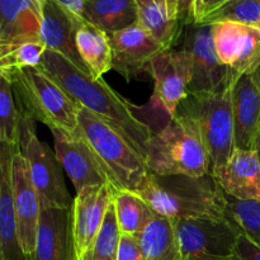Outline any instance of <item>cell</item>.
I'll return each instance as SVG.
<instances>
[{"instance_id": "cell-25", "label": "cell", "mask_w": 260, "mask_h": 260, "mask_svg": "<svg viewBox=\"0 0 260 260\" xmlns=\"http://www.w3.org/2000/svg\"><path fill=\"white\" fill-rule=\"evenodd\" d=\"M137 238L145 260H183L173 218L156 215Z\"/></svg>"}, {"instance_id": "cell-14", "label": "cell", "mask_w": 260, "mask_h": 260, "mask_svg": "<svg viewBox=\"0 0 260 260\" xmlns=\"http://www.w3.org/2000/svg\"><path fill=\"white\" fill-rule=\"evenodd\" d=\"M113 201L111 185L88 187L76 193L73 211V233L76 260H84L90 251Z\"/></svg>"}, {"instance_id": "cell-30", "label": "cell", "mask_w": 260, "mask_h": 260, "mask_svg": "<svg viewBox=\"0 0 260 260\" xmlns=\"http://www.w3.org/2000/svg\"><path fill=\"white\" fill-rule=\"evenodd\" d=\"M121 240V230L118 228L113 201L109 206L103 226L84 260H117Z\"/></svg>"}, {"instance_id": "cell-26", "label": "cell", "mask_w": 260, "mask_h": 260, "mask_svg": "<svg viewBox=\"0 0 260 260\" xmlns=\"http://www.w3.org/2000/svg\"><path fill=\"white\" fill-rule=\"evenodd\" d=\"M113 205L121 234L139 236L157 213L131 190L113 192Z\"/></svg>"}, {"instance_id": "cell-34", "label": "cell", "mask_w": 260, "mask_h": 260, "mask_svg": "<svg viewBox=\"0 0 260 260\" xmlns=\"http://www.w3.org/2000/svg\"><path fill=\"white\" fill-rule=\"evenodd\" d=\"M233 260H260V245L245 234H241Z\"/></svg>"}, {"instance_id": "cell-12", "label": "cell", "mask_w": 260, "mask_h": 260, "mask_svg": "<svg viewBox=\"0 0 260 260\" xmlns=\"http://www.w3.org/2000/svg\"><path fill=\"white\" fill-rule=\"evenodd\" d=\"M213 41L221 63L239 75H251L260 66V28L239 23L213 24Z\"/></svg>"}, {"instance_id": "cell-1", "label": "cell", "mask_w": 260, "mask_h": 260, "mask_svg": "<svg viewBox=\"0 0 260 260\" xmlns=\"http://www.w3.org/2000/svg\"><path fill=\"white\" fill-rule=\"evenodd\" d=\"M38 68L79 106L112 124L146 156L147 145L154 135L151 128L135 116L134 106L117 94L103 79L95 80L63 56L50 50H46Z\"/></svg>"}, {"instance_id": "cell-10", "label": "cell", "mask_w": 260, "mask_h": 260, "mask_svg": "<svg viewBox=\"0 0 260 260\" xmlns=\"http://www.w3.org/2000/svg\"><path fill=\"white\" fill-rule=\"evenodd\" d=\"M150 74L155 83L151 101L159 104L170 118L177 114L180 103L188 96L192 81V63L184 50H167L150 63Z\"/></svg>"}, {"instance_id": "cell-6", "label": "cell", "mask_w": 260, "mask_h": 260, "mask_svg": "<svg viewBox=\"0 0 260 260\" xmlns=\"http://www.w3.org/2000/svg\"><path fill=\"white\" fill-rule=\"evenodd\" d=\"M239 76L215 93L188 94L177 111L192 118L200 128L210 155V174L213 177L228 164L236 149L233 93Z\"/></svg>"}, {"instance_id": "cell-4", "label": "cell", "mask_w": 260, "mask_h": 260, "mask_svg": "<svg viewBox=\"0 0 260 260\" xmlns=\"http://www.w3.org/2000/svg\"><path fill=\"white\" fill-rule=\"evenodd\" d=\"M79 129L108 175L113 192H136L150 173L146 157L118 129L83 107Z\"/></svg>"}, {"instance_id": "cell-31", "label": "cell", "mask_w": 260, "mask_h": 260, "mask_svg": "<svg viewBox=\"0 0 260 260\" xmlns=\"http://www.w3.org/2000/svg\"><path fill=\"white\" fill-rule=\"evenodd\" d=\"M226 216L240 229L241 233L260 245V203L235 200L228 196Z\"/></svg>"}, {"instance_id": "cell-3", "label": "cell", "mask_w": 260, "mask_h": 260, "mask_svg": "<svg viewBox=\"0 0 260 260\" xmlns=\"http://www.w3.org/2000/svg\"><path fill=\"white\" fill-rule=\"evenodd\" d=\"M7 79L12 83L15 103L23 117L42 122L51 131L79 135L81 106L40 68H25Z\"/></svg>"}, {"instance_id": "cell-24", "label": "cell", "mask_w": 260, "mask_h": 260, "mask_svg": "<svg viewBox=\"0 0 260 260\" xmlns=\"http://www.w3.org/2000/svg\"><path fill=\"white\" fill-rule=\"evenodd\" d=\"M76 47L81 60L95 80L113 69V51L109 36L84 20L76 33Z\"/></svg>"}, {"instance_id": "cell-37", "label": "cell", "mask_w": 260, "mask_h": 260, "mask_svg": "<svg viewBox=\"0 0 260 260\" xmlns=\"http://www.w3.org/2000/svg\"><path fill=\"white\" fill-rule=\"evenodd\" d=\"M251 78H253L254 83L256 84V86H258V89L260 90V66L255 71H254L253 74H251Z\"/></svg>"}, {"instance_id": "cell-23", "label": "cell", "mask_w": 260, "mask_h": 260, "mask_svg": "<svg viewBox=\"0 0 260 260\" xmlns=\"http://www.w3.org/2000/svg\"><path fill=\"white\" fill-rule=\"evenodd\" d=\"M81 17L107 35L139 22L136 0H83Z\"/></svg>"}, {"instance_id": "cell-9", "label": "cell", "mask_w": 260, "mask_h": 260, "mask_svg": "<svg viewBox=\"0 0 260 260\" xmlns=\"http://www.w3.org/2000/svg\"><path fill=\"white\" fill-rule=\"evenodd\" d=\"M180 41L192 63L188 94L215 93L239 75L221 63L213 41V24L187 22Z\"/></svg>"}, {"instance_id": "cell-2", "label": "cell", "mask_w": 260, "mask_h": 260, "mask_svg": "<svg viewBox=\"0 0 260 260\" xmlns=\"http://www.w3.org/2000/svg\"><path fill=\"white\" fill-rule=\"evenodd\" d=\"M136 194L159 216L179 218L226 217L228 196L213 175H159L150 172Z\"/></svg>"}, {"instance_id": "cell-5", "label": "cell", "mask_w": 260, "mask_h": 260, "mask_svg": "<svg viewBox=\"0 0 260 260\" xmlns=\"http://www.w3.org/2000/svg\"><path fill=\"white\" fill-rule=\"evenodd\" d=\"M145 157L150 172L159 175L203 177L211 170L200 128L192 118L179 113L152 135Z\"/></svg>"}, {"instance_id": "cell-27", "label": "cell", "mask_w": 260, "mask_h": 260, "mask_svg": "<svg viewBox=\"0 0 260 260\" xmlns=\"http://www.w3.org/2000/svg\"><path fill=\"white\" fill-rule=\"evenodd\" d=\"M46 50L47 48L42 41H29L0 47V76L9 78L25 68H38Z\"/></svg>"}, {"instance_id": "cell-22", "label": "cell", "mask_w": 260, "mask_h": 260, "mask_svg": "<svg viewBox=\"0 0 260 260\" xmlns=\"http://www.w3.org/2000/svg\"><path fill=\"white\" fill-rule=\"evenodd\" d=\"M139 23L167 50H173L182 37L187 13L169 0H136Z\"/></svg>"}, {"instance_id": "cell-33", "label": "cell", "mask_w": 260, "mask_h": 260, "mask_svg": "<svg viewBox=\"0 0 260 260\" xmlns=\"http://www.w3.org/2000/svg\"><path fill=\"white\" fill-rule=\"evenodd\" d=\"M230 0H192L189 22L200 23L207 15L217 10Z\"/></svg>"}, {"instance_id": "cell-15", "label": "cell", "mask_w": 260, "mask_h": 260, "mask_svg": "<svg viewBox=\"0 0 260 260\" xmlns=\"http://www.w3.org/2000/svg\"><path fill=\"white\" fill-rule=\"evenodd\" d=\"M51 132L55 141L56 156L73 182L76 193L95 185L108 184L112 187L111 180L104 172L101 161L81 137L80 132L76 136L61 131Z\"/></svg>"}, {"instance_id": "cell-35", "label": "cell", "mask_w": 260, "mask_h": 260, "mask_svg": "<svg viewBox=\"0 0 260 260\" xmlns=\"http://www.w3.org/2000/svg\"><path fill=\"white\" fill-rule=\"evenodd\" d=\"M55 2L60 3L61 5H63L69 10H71L73 13L81 17V13H83V0H55Z\"/></svg>"}, {"instance_id": "cell-19", "label": "cell", "mask_w": 260, "mask_h": 260, "mask_svg": "<svg viewBox=\"0 0 260 260\" xmlns=\"http://www.w3.org/2000/svg\"><path fill=\"white\" fill-rule=\"evenodd\" d=\"M43 0H0V47L41 41Z\"/></svg>"}, {"instance_id": "cell-16", "label": "cell", "mask_w": 260, "mask_h": 260, "mask_svg": "<svg viewBox=\"0 0 260 260\" xmlns=\"http://www.w3.org/2000/svg\"><path fill=\"white\" fill-rule=\"evenodd\" d=\"M84 18L75 14L55 0H43V19L41 41L46 48L63 56L83 73H89L76 47V33Z\"/></svg>"}, {"instance_id": "cell-29", "label": "cell", "mask_w": 260, "mask_h": 260, "mask_svg": "<svg viewBox=\"0 0 260 260\" xmlns=\"http://www.w3.org/2000/svg\"><path fill=\"white\" fill-rule=\"evenodd\" d=\"M223 22L260 28V0H230L200 23L216 24Z\"/></svg>"}, {"instance_id": "cell-13", "label": "cell", "mask_w": 260, "mask_h": 260, "mask_svg": "<svg viewBox=\"0 0 260 260\" xmlns=\"http://www.w3.org/2000/svg\"><path fill=\"white\" fill-rule=\"evenodd\" d=\"M109 36L113 51V70L126 80L150 71V63L167 48L139 22Z\"/></svg>"}, {"instance_id": "cell-36", "label": "cell", "mask_w": 260, "mask_h": 260, "mask_svg": "<svg viewBox=\"0 0 260 260\" xmlns=\"http://www.w3.org/2000/svg\"><path fill=\"white\" fill-rule=\"evenodd\" d=\"M173 4L178 5L179 8H182L185 13L188 14V17H190V7H192V0H169Z\"/></svg>"}, {"instance_id": "cell-8", "label": "cell", "mask_w": 260, "mask_h": 260, "mask_svg": "<svg viewBox=\"0 0 260 260\" xmlns=\"http://www.w3.org/2000/svg\"><path fill=\"white\" fill-rule=\"evenodd\" d=\"M183 260H233L240 229L223 218L174 220Z\"/></svg>"}, {"instance_id": "cell-20", "label": "cell", "mask_w": 260, "mask_h": 260, "mask_svg": "<svg viewBox=\"0 0 260 260\" xmlns=\"http://www.w3.org/2000/svg\"><path fill=\"white\" fill-rule=\"evenodd\" d=\"M235 147L254 151L260 131V90L251 75H240L233 93Z\"/></svg>"}, {"instance_id": "cell-21", "label": "cell", "mask_w": 260, "mask_h": 260, "mask_svg": "<svg viewBox=\"0 0 260 260\" xmlns=\"http://www.w3.org/2000/svg\"><path fill=\"white\" fill-rule=\"evenodd\" d=\"M215 178L229 197L260 203V161L255 151L235 149Z\"/></svg>"}, {"instance_id": "cell-32", "label": "cell", "mask_w": 260, "mask_h": 260, "mask_svg": "<svg viewBox=\"0 0 260 260\" xmlns=\"http://www.w3.org/2000/svg\"><path fill=\"white\" fill-rule=\"evenodd\" d=\"M117 260H145L144 251L137 236L121 234Z\"/></svg>"}, {"instance_id": "cell-17", "label": "cell", "mask_w": 260, "mask_h": 260, "mask_svg": "<svg viewBox=\"0 0 260 260\" xmlns=\"http://www.w3.org/2000/svg\"><path fill=\"white\" fill-rule=\"evenodd\" d=\"M27 260H76L71 207L42 206L36 248Z\"/></svg>"}, {"instance_id": "cell-38", "label": "cell", "mask_w": 260, "mask_h": 260, "mask_svg": "<svg viewBox=\"0 0 260 260\" xmlns=\"http://www.w3.org/2000/svg\"><path fill=\"white\" fill-rule=\"evenodd\" d=\"M254 151L256 152V155H258V157H259V161H260V131H259L258 137H256L255 146H254Z\"/></svg>"}, {"instance_id": "cell-11", "label": "cell", "mask_w": 260, "mask_h": 260, "mask_svg": "<svg viewBox=\"0 0 260 260\" xmlns=\"http://www.w3.org/2000/svg\"><path fill=\"white\" fill-rule=\"evenodd\" d=\"M12 185L17 215L18 239L27 258L32 255L36 248L42 203L30 178L27 159L19 147L13 157Z\"/></svg>"}, {"instance_id": "cell-7", "label": "cell", "mask_w": 260, "mask_h": 260, "mask_svg": "<svg viewBox=\"0 0 260 260\" xmlns=\"http://www.w3.org/2000/svg\"><path fill=\"white\" fill-rule=\"evenodd\" d=\"M36 122L22 116L19 149L27 159L32 182L40 194L42 206L70 208L74 200L69 194L63 178V168L55 151L36 135Z\"/></svg>"}, {"instance_id": "cell-18", "label": "cell", "mask_w": 260, "mask_h": 260, "mask_svg": "<svg viewBox=\"0 0 260 260\" xmlns=\"http://www.w3.org/2000/svg\"><path fill=\"white\" fill-rule=\"evenodd\" d=\"M19 146L0 147V260H27L18 239L17 215L13 198V157Z\"/></svg>"}, {"instance_id": "cell-28", "label": "cell", "mask_w": 260, "mask_h": 260, "mask_svg": "<svg viewBox=\"0 0 260 260\" xmlns=\"http://www.w3.org/2000/svg\"><path fill=\"white\" fill-rule=\"evenodd\" d=\"M20 114L15 103L12 83L0 76V142L19 146Z\"/></svg>"}]
</instances>
